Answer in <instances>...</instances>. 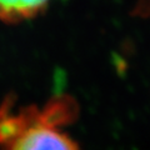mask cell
Masks as SVG:
<instances>
[{
  "mask_svg": "<svg viewBox=\"0 0 150 150\" xmlns=\"http://www.w3.org/2000/svg\"><path fill=\"white\" fill-rule=\"evenodd\" d=\"M73 100L59 96L41 109L0 110V150H80L62 126L75 115Z\"/></svg>",
  "mask_w": 150,
  "mask_h": 150,
  "instance_id": "obj_1",
  "label": "cell"
},
{
  "mask_svg": "<svg viewBox=\"0 0 150 150\" xmlns=\"http://www.w3.org/2000/svg\"><path fill=\"white\" fill-rule=\"evenodd\" d=\"M54 0H0V20L19 23L40 14Z\"/></svg>",
  "mask_w": 150,
  "mask_h": 150,
  "instance_id": "obj_2",
  "label": "cell"
}]
</instances>
